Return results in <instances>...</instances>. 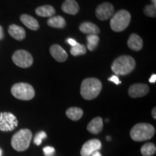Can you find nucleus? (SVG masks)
Instances as JSON below:
<instances>
[{"mask_svg": "<svg viewBox=\"0 0 156 156\" xmlns=\"http://www.w3.org/2000/svg\"><path fill=\"white\" fill-rule=\"evenodd\" d=\"M32 132L28 129H23L12 136L11 145L16 151L23 152L28 150L32 140Z\"/></svg>", "mask_w": 156, "mask_h": 156, "instance_id": "20e7f679", "label": "nucleus"}, {"mask_svg": "<svg viewBox=\"0 0 156 156\" xmlns=\"http://www.w3.org/2000/svg\"><path fill=\"white\" fill-rule=\"evenodd\" d=\"M56 10L51 5H44L41 6L36 9V13L37 15L40 17H52L55 14Z\"/></svg>", "mask_w": 156, "mask_h": 156, "instance_id": "6ab92c4d", "label": "nucleus"}, {"mask_svg": "<svg viewBox=\"0 0 156 156\" xmlns=\"http://www.w3.org/2000/svg\"><path fill=\"white\" fill-rule=\"evenodd\" d=\"M4 38V30L2 27L0 26V40Z\"/></svg>", "mask_w": 156, "mask_h": 156, "instance_id": "7c9ffc66", "label": "nucleus"}, {"mask_svg": "<svg viewBox=\"0 0 156 156\" xmlns=\"http://www.w3.org/2000/svg\"><path fill=\"white\" fill-rule=\"evenodd\" d=\"M2 149H0V156H2Z\"/></svg>", "mask_w": 156, "mask_h": 156, "instance_id": "f704fd0d", "label": "nucleus"}, {"mask_svg": "<svg viewBox=\"0 0 156 156\" xmlns=\"http://www.w3.org/2000/svg\"><path fill=\"white\" fill-rule=\"evenodd\" d=\"M102 83L97 78H86L81 84L80 93L85 100H93L100 94Z\"/></svg>", "mask_w": 156, "mask_h": 156, "instance_id": "f257e3e1", "label": "nucleus"}, {"mask_svg": "<svg viewBox=\"0 0 156 156\" xmlns=\"http://www.w3.org/2000/svg\"><path fill=\"white\" fill-rule=\"evenodd\" d=\"M135 60L132 56L123 55L114 60L112 65L113 73L118 75H126L134 69Z\"/></svg>", "mask_w": 156, "mask_h": 156, "instance_id": "f03ea898", "label": "nucleus"}, {"mask_svg": "<svg viewBox=\"0 0 156 156\" xmlns=\"http://www.w3.org/2000/svg\"><path fill=\"white\" fill-rule=\"evenodd\" d=\"M64 12L69 15H76L79 12L80 7L75 0H65L62 5Z\"/></svg>", "mask_w": 156, "mask_h": 156, "instance_id": "ddd939ff", "label": "nucleus"}, {"mask_svg": "<svg viewBox=\"0 0 156 156\" xmlns=\"http://www.w3.org/2000/svg\"><path fill=\"white\" fill-rule=\"evenodd\" d=\"M149 81H150V83H155V81H156V75H155V74H154V75L151 76V78H150Z\"/></svg>", "mask_w": 156, "mask_h": 156, "instance_id": "c756f323", "label": "nucleus"}, {"mask_svg": "<svg viewBox=\"0 0 156 156\" xmlns=\"http://www.w3.org/2000/svg\"><path fill=\"white\" fill-rule=\"evenodd\" d=\"M67 41L68 44L70 45V46H72V47H73V46H75V45L77 44V42H76V41L74 40V39H73V38L67 39Z\"/></svg>", "mask_w": 156, "mask_h": 156, "instance_id": "c85d7f7f", "label": "nucleus"}, {"mask_svg": "<svg viewBox=\"0 0 156 156\" xmlns=\"http://www.w3.org/2000/svg\"><path fill=\"white\" fill-rule=\"evenodd\" d=\"M131 20V15L125 9H121L112 17L111 28L115 32H121L127 28Z\"/></svg>", "mask_w": 156, "mask_h": 156, "instance_id": "39448f33", "label": "nucleus"}, {"mask_svg": "<svg viewBox=\"0 0 156 156\" xmlns=\"http://www.w3.org/2000/svg\"><path fill=\"white\" fill-rule=\"evenodd\" d=\"M87 48L90 51H93L97 47L99 42V37L97 35H88L87 36Z\"/></svg>", "mask_w": 156, "mask_h": 156, "instance_id": "5701e85b", "label": "nucleus"}, {"mask_svg": "<svg viewBox=\"0 0 156 156\" xmlns=\"http://www.w3.org/2000/svg\"><path fill=\"white\" fill-rule=\"evenodd\" d=\"M155 129L147 123H139L134 125L130 131V136L134 141L142 142L151 140L155 135Z\"/></svg>", "mask_w": 156, "mask_h": 156, "instance_id": "7ed1b4c3", "label": "nucleus"}, {"mask_svg": "<svg viewBox=\"0 0 156 156\" xmlns=\"http://www.w3.org/2000/svg\"><path fill=\"white\" fill-rule=\"evenodd\" d=\"M152 2H153V5L156 6V0H152Z\"/></svg>", "mask_w": 156, "mask_h": 156, "instance_id": "72a5a7b5", "label": "nucleus"}, {"mask_svg": "<svg viewBox=\"0 0 156 156\" xmlns=\"http://www.w3.org/2000/svg\"><path fill=\"white\" fill-rule=\"evenodd\" d=\"M156 108L155 107V108H153V110H152V116H153V118L154 119H156Z\"/></svg>", "mask_w": 156, "mask_h": 156, "instance_id": "2f4dec72", "label": "nucleus"}, {"mask_svg": "<svg viewBox=\"0 0 156 156\" xmlns=\"http://www.w3.org/2000/svg\"><path fill=\"white\" fill-rule=\"evenodd\" d=\"M109 81H112L113 83H114L116 85H119V84L122 83V82L119 80V77H117L116 75H113L108 79Z\"/></svg>", "mask_w": 156, "mask_h": 156, "instance_id": "cd10ccee", "label": "nucleus"}, {"mask_svg": "<svg viewBox=\"0 0 156 156\" xmlns=\"http://www.w3.org/2000/svg\"><path fill=\"white\" fill-rule=\"evenodd\" d=\"M20 20L27 28L33 30H37L39 29V23L36 19L29 15L23 14L20 16Z\"/></svg>", "mask_w": 156, "mask_h": 156, "instance_id": "2eb2a0df", "label": "nucleus"}, {"mask_svg": "<svg viewBox=\"0 0 156 156\" xmlns=\"http://www.w3.org/2000/svg\"><path fill=\"white\" fill-rule=\"evenodd\" d=\"M80 30L82 33L88 35H97L100 33V29L96 25L90 22L83 23L80 25Z\"/></svg>", "mask_w": 156, "mask_h": 156, "instance_id": "a211bd4d", "label": "nucleus"}, {"mask_svg": "<svg viewBox=\"0 0 156 156\" xmlns=\"http://www.w3.org/2000/svg\"><path fill=\"white\" fill-rule=\"evenodd\" d=\"M47 24L52 28H63L65 27L66 22L64 17L62 16H54L48 19Z\"/></svg>", "mask_w": 156, "mask_h": 156, "instance_id": "412c9836", "label": "nucleus"}, {"mask_svg": "<svg viewBox=\"0 0 156 156\" xmlns=\"http://www.w3.org/2000/svg\"><path fill=\"white\" fill-rule=\"evenodd\" d=\"M86 51L87 50L85 46H84L83 44H78V43H77L75 46H73L71 50H70V53H71L72 55L75 56L83 55V54L86 53Z\"/></svg>", "mask_w": 156, "mask_h": 156, "instance_id": "b1692460", "label": "nucleus"}, {"mask_svg": "<svg viewBox=\"0 0 156 156\" xmlns=\"http://www.w3.org/2000/svg\"><path fill=\"white\" fill-rule=\"evenodd\" d=\"M50 53L54 59L59 62H65L68 58V55L65 50L57 44L51 46V47L50 48Z\"/></svg>", "mask_w": 156, "mask_h": 156, "instance_id": "f8f14e48", "label": "nucleus"}, {"mask_svg": "<svg viewBox=\"0 0 156 156\" xmlns=\"http://www.w3.org/2000/svg\"><path fill=\"white\" fill-rule=\"evenodd\" d=\"M140 152L143 156H152L155 153L156 146L153 143L147 142L142 146Z\"/></svg>", "mask_w": 156, "mask_h": 156, "instance_id": "4be33fe9", "label": "nucleus"}, {"mask_svg": "<svg viewBox=\"0 0 156 156\" xmlns=\"http://www.w3.org/2000/svg\"><path fill=\"white\" fill-rule=\"evenodd\" d=\"M149 93V87L143 83L134 84L129 87L128 94L133 98L145 96Z\"/></svg>", "mask_w": 156, "mask_h": 156, "instance_id": "9b49d317", "label": "nucleus"}, {"mask_svg": "<svg viewBox=\"0 0 156 156\" xmlns=\"http://www.w3.org/2000/svg\"><path fill=\"white\" fill-rule=\"evenodd\" d=\"M46 132H44V131H41L40 132H38V134H36V135L34 137V144L36 145H40L41 144L42 142V140L45 139V138H46Z\"/></svg>", "mask_w": 156, "mask_h": 156, "instance_id": "a878e982", "label": "nucleus"}, {"mask_svg": "<svg viewBox=\"0 0 156 156\" xmlns=\"http://www.w3.org/2000/svg\"><path fill=\"white\" fill-rule=\"evenodd\" d=\"M144 13L146 16L155 17L156 16V6L153 4L151 5H146L144 9Z\"/></svg>", "mask_w": 156, "mask_h": 156, "instance_id": "393cba45", "label": "nucleus"}, {"mask_svg": "<svg viewBox=\"0 0 156 156\" xmlns=\"http://www.w3.org/2000/svg\"><path fill=\"white\" fill-rule=\"evenodd\" d=\"M101 147H102V144L100 140L97 139L90 140L83 145L80 154L82 156H91L93 153L99 151Z\"/></svg>", "mask_w": 156, "mask_h": 156, "instance_id": "9d476101", "label": "nucleus"}, {"mask_svg": "<svg viewBox=\"0 0 156 156\" xmlns=\"http://www.w3.org/2000/svg\"><path fill=\"white\" fill-rule=\"evenodd\" d=\"M12 61L20 67L28 68L34 63V58L27 51L17 50L12 55Z\"/></svg>", "mask_w": 156, "mask_h": 156, "instance_id": "6e6552de", "label": "nucleus"}, {"mask_svg": "<svg viewBox=\"0 0 156 156\" xmlns=\"http://www.w3.org/2000/svg\"><path fill=\"white\" fill-rule=\"evenodd\" d=\"M91 156H102V155H101L100 152L96 151V152H95V153H93L92 155H91Z\"/></svg>", "mask_w": 156, "mask_h": 156, "instance_id": "473e14b6", "label": "nucleus"}, {"mask_svg": "<svg viewBox=\"0 0 156 156\" xmlns=\"http://www.w3.org/2000/svg\"><path fill=\"white\" fill-rule=\"evenodd\" d=\"M103 126V124L102 118L101 117H95L87 124V129L90 133L97 134L102 131Z\"/></svg>", "mask_w": 156, "mask_h": 156, "instance_id": "4468645a", "label": "nucleus"}, {"mask_svg": "<svg viewBox=\"0 0 156 156\" xmlns=\"http://www.w3.org/2000/svg\"><path fill=\"white\" fill-rule=\"evenodd\" d=\"M10 36L17 41H22L25 37V31L22 27L17 25H11L8 29Z\"/></svg>", "mask_w": 156, "mask_h": 156, "instance_id": "f3484780", "label": "nucleus"}, {"mask_svg": "<svg viewBox=\"0 0 156 156\" xmlns=\"http://www.w3.org/2000/svg\"><path fill=\"white\" fill-rule=\"evenodd\" d=\"M66 115L69 119L73 121H78L82 118L83 111L78 107H71L66 111Z\"/></svg>", "mask_w": 156, "mask_h": 156, "instance_id": "aec40b11", "label": "nucleus"}, {"mask_svg": "<svg viewBox=\"0 0 156 156\" xmlns=\"http://www.w3.org/2000/svg\"><path fill=\"white\" fill-rule=\"evenodd\" d=\"M43 151H44V155L46 156H53L55 153V149L52 147H49V146L45 147L43 149Z\"/></svg>", "mask_w": 156, "mask_h": 156, "instance_id": "bb28decb", "label": "nucleus"}, {"mask_svg": "<svg viewBox=\"0 0 156 156\" xmlns=\"http://www.w3.org/2000/svg\"><path fill=\"white\" fill-rule=\"evenodd\" d=\"M110 138H111V137H110V136H108V137H107V139H108V140H111V139H110Z\"/></svg>", "mask_w": 156, "mask_h": 156, "instance_id": "c9c22d12", "label": "nucleus"}, {"mask_svg": "<svg viewBox=\"0 0 156 156\" xmlns=\"http://www.w3.org/2000/svg\"><path fill=\"white\" fill-rule=\"evenodd\" d=\"M128 47L134 51H140L143 46L142 39L136 34H132L129 36L127 41Z\"/></svg>", "mask_w": 156, "mask_h": 156, "instance_id": "dca6fc26", "label": "nucleus"}, {"mask_svg": "<svg viewBox=\"0 0 156 156\" xmlns=\"http://www.w3.org/2000/svg\"><path fill=\"white\" fill-rule=\"evenodd\" d=\"M114 13V7L112 4L103 2L99 5L95 9V15L101 20H106L111 18Z\"/></svg>", "mask_w": 156, "mask_h": 156, "instance_id": "1a4fd4ad", "label": "nucleus"}, {"mask_svg": "<svg viewBox=\"0 0 156 156\" xmlns=\"http://www.w3.org/2000/svg\"><path fill=\"white\" fill-rule=\"evenodd\" d=\"M11 93L17 99L30 101L35 96V90L32 85L25 83H16L12 87Z\"/></svg>", "mask_w": 156, "mask_h": 156, "instance_id": "423d86ee", "label": "nucleus"}, {"mask_svg": "<svg viewBox=\"0 0 156 156\" xmlns=\"http://www.w3.org/2000/svg\"><path fill=\"white\" fill-rule=\"evenodd\" d=\"M18 125V121L14 114L9 112L0 113V130L11 132Z\"/></svg>", "mask_w": 156, "mask_h": 156, "instance_id": "0eeeda50", "label": "nucleus"}]
</instances>
